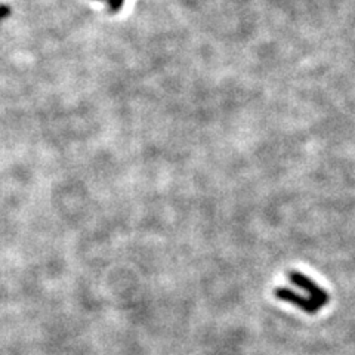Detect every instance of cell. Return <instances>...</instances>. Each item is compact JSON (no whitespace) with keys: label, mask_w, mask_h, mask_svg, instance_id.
<instances>
[{"label":"cell","mask_w":355,"mask_h":355,"mask_svg":"<svg viewBox=\"0 0 355 355\" xmlns=\"http://www.w3.org/2000/svg\"><path fill=\"white\" fill-rule=\"evenodd\" d=\"M288 279H291V282L295 286L302 287L304 291H306L311 295V299H313L314 302H317L320 306H323L327 302V295L321 291V288L313 280L308 279V277H305L304 274L297 272V271H291V274H288Z\"/></svg>","instance_id":"obj_1"},{"label":"cell","mask_w":355,"mask_h":355,"mask_svg":"<svg viewBox=\"0 0 355 355\" xmlns=\"http://www.w3.org/2000/svg\"><path fill=\"white\" fill-rule=\"evenodd\" d=\"M275 296L282 299V301H286V302H291V304L296 305L297 308H301L302 311H305V313H308V314H314L321 308L317 302L313 301V299H308V297H304L301 295H296L295 292L291 291V288H284V287L275 288Z\"/></svg>","instance_id":"obj_2"}]
</instances>
